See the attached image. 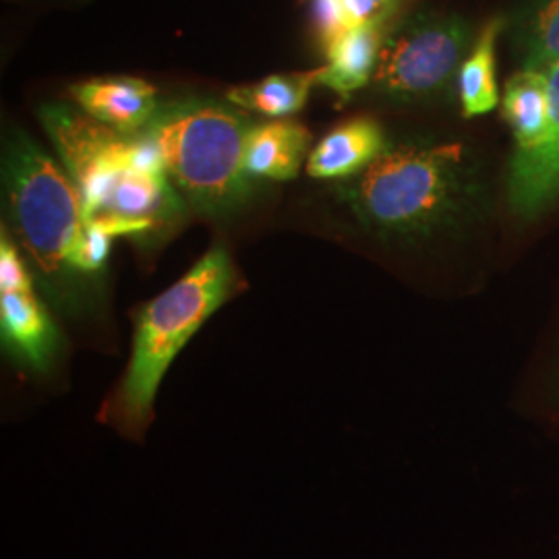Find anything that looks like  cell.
Returning a JSON list of instances; mask_svg holds the SVG:
<instances>
[{
	"label": "cell",
	"instance_id": "30bf717a",
	"mask_svg": "<svg viewBox=\"0 0 559 559\" xmlns=\"http://www.w3.org/2000/svg\"><path fill=\"white\" fill-rule=\"evenodd\" d=\"M390 143L380 122L355 119L330 131L311 150L307 175L318 180H348L367 170Z\"/></svg>",
	"mask_w": 559,
	"mask_h": 559
},
{
	"label": "cell",
	"instance_id": "52a82bcc",
	"mask_svg": "<svg viewBox=\"0 0 559 559\" xmlns=\"http://www.w3.org/2000/svg\"><path fill=\"white\" fill-rule=\"evenodd\" d=\"M0 332L2 348L21 367L46 373L60 353V334L36 295V280L2 226L0 239Z\"/></svg>",
	"mask_w": 559,
	"mask_h": 559
},
{
	"label": "cell",
	"instance_id": "3957f363",
	"mask_svg": "<svg viewBox=\"0 0 559 559\" xmlns=\"http://www.w3.org/2000/svg\"><path fill=\"white\" fill-rule=\"evenodd\" d=\"M477 195V164L459 141L388 145L367 170L334 187L340 205L381 239L436 237L456 226Z\"/></svg>",
	"mask_w": 559,
	"mask_h": 559
},
{
	"label": "cell",
	"instance_id": "5b68a950",
	"mask_svg": "<svg viewBox=\"0 0 559 559\" xmlns=\"http://www.w3.org/2000/svg\"><path fill=\"white\" fill-rule=\"evenodd\" d=\"M235 282L228 251L214 247L179 282L141 309L127 373L112 400L106 402L108 420L127 433H143L154 417L156 392L170 362L230 299Z\"/></svg>",
	"mask_w": 559,
	"mask_h": 559
},
{
	"label": "cell",
	"instance_id": "8fae6325",
	"mask_svg": "<svg viewBox=\"0 0 559 559\" xmlns=\"http://www.w3.org/2000/svg\"><path fill=\"white\" fill-rule=\"evenodd\" d=\"M385 32L388 27L365 25L323 41L325 64L318 69V85L330 87L342 100L369 85L380 64Z\"/></svg>",
	"mask_w": 559,
	"mask_h": 559
},
{
	"label": "cell",
	"instance_id": "7c38bea8",
	"mask_svg": "<svg viewBox=\"0 0 559 559\" xmlns=\"http://www.w3.org/2000/svg\"><path fill=\"white\" fill-rule=\"evenodd\" d=\"M309 131L295 120L253 124L245 145V168L251 179L293 180L309 150Z\"/></svg>",
	"mask_w": 559,
	"mask_h": 559
},
{
	"label": "cell",
	"instance_id": "277c9868",
	"mask_svg": "<svg viewBox=\"0 0 559 559\" xmlns=\"http://www.w3.org/2000/svg\"><path fill=\"white\" fill-rule=\"evenodd\" d=\"M253 122L235 104L182 98L160 104L141 131L160 152L164 170L193 212L222 218L255 193L245 168V145Z\"/></svg>",
	"mask_w": 559,
	"mask_h": 559
},
{
	"label": "cell",
	"instance_id": "9a60e30c",
	"mask_svg": "<svg viewBox=\"0 0 559 559\" xmlns=\"http://www.w3.org/2000/svg\"><path fill=\"white\" fill-rule=\"evenodd\" d=\"M503 29V20L496 17L480 29L473 50L459 73V98L464 117H480L491 112L498 102L496 80V44Z\"/></svg>",
	"mask_w": 559,
	"mask_h": 559
},
{
	"label": "cell",
	"instance_id": "6da1fadb",
	"mask_svg": "<svg viewBox=\"0 0 559 559\" xmlns=\"http://www.w3.org/2000/svg\"><path fill=\"white\" fill-rule=\"evenodd\" d=\"M40 120L78 187L87 224L140 245L177 230L189 207L168 179L154 141L143 133H119L67 104L41 106Z\"/></svg>",
	"mask_w": 559,
	"mask_h": 559
},
{
	"label": "cell",
	"instance_id": "7a4b0ae2",
	"mask_svg": "<svg viewBox=\"0 0 559 559\" xmlns=\"http://www.w3.org/2000/svg\"><path fill=\"white\" fill-rule=\"evenodd\" d=\"M2 191L9 235L46 300L69 320L92 316L104 300V284L87 265V222L69 173L32 138L11 131Z\"/></svg>",
	"mask_w": 559,
	"mask_h": 559
},
{
	"label": "cell",
	"instance_id": "4fadbf2b",
	"mask_svg": "<svg viewBox=\"0 0 559 559\" xmlns=\"http://www.w3.org/2000/svg\"><path fill=\"white\" fill-rule=\"evenodd\" d=\"M503 119L514 133V156L510 173L535 158L547 129V75L522 71L508 81L503 94Z\"/></svg>",
	"mask_w": 559,
	"mask_h": 559
},
{
	"label": "cell",
	"instance_id": "2e32d148",
	"mask_svg": "<svg viewBox=\"0 0 559 559\" xmlns=\"http://www.w3.org/2000/svg\"><path fill=\"white\" fill-rule=\"evenodd\" d=\"M318 85V69L305 73L272 75L258 83L240 85L228 92V102L245 112L270 119H288L302 110L311 90Z\"/></svg>",
	"mask_w": 559,
	"mask_h": 559
},
{
	"label": "cell",
	"instance_id": "ba28073f",
	"mask_svg": "<svg viewBox=\"0 0 559 559\" xmlns=\"http://www.w3.org/2000/svg\"><path fill=\"white\" fill-rule=\"evenodd\" d=\"M547 75V129L535 158L510 173L508 198L522 218H535L559 198V60Z\"/></svg>",
	"mask_w": 559,
	"mask_h": 559
},
{
	"label": "cell",
	"instance_id": "e0dca14e",
	"mask_svg": "<svg viewBox=\"0 0 559 559\" xmlns=\"http://www.w3.org/2000/svg\"><path fill=\"white\" fill-rule=\"evenodd\" d=\"M313 4L320 21L321 38L330 41L355 27H390L408 13L411 0H313Z\"/></svg>",
	"mask_w": 559,
	"mask_h": 559
},
{
	"label": "cell",
	"instance_id": "8992f818",
	"mask_svg": "<svg viewBox=\"0 0 559 559\" xmlns=\"http://www.w3.org/2000/svg\"><path fill=\"white\" fill-rule=\"evenodd\" d=\"M473 46V27L456 13L408 11L388 27L371 85L396 104L440 100Z\"/></svg>",
	"mask_w": 559,
	"mask_h": 559
},
{
	"label": "cell",
	"instance_id": "9c48e42d",
	"mask_svg": "<svg viewBox=\"0 0 559 559\" xmlns=\"http://www.w3.org/2000/svg\"><path fill=\"white\" fill-rule=\"evenodd\" d=\"M71 96L87 117L124 135L141 133L160 106L156 87L138 78L83 81Z\"/></svg>",
	"mask_w": 559,
	"mask_h": 559
},
{
	"label": "cell",
	"instance_id": "5bb4252c",
	"mask_svg": "<svg viewBox=\"0 0 559 559\" xmlns=\"http://www.w3.org/2000/svg\"><path fill=\"white\" fill-rule=\"evenodd\" d=\"M512 36L520 69L547 73L559 60V0H524Z\"/></svg>",
	"mask_w": 559,
	"mask_h": 559
}]
</instances>
